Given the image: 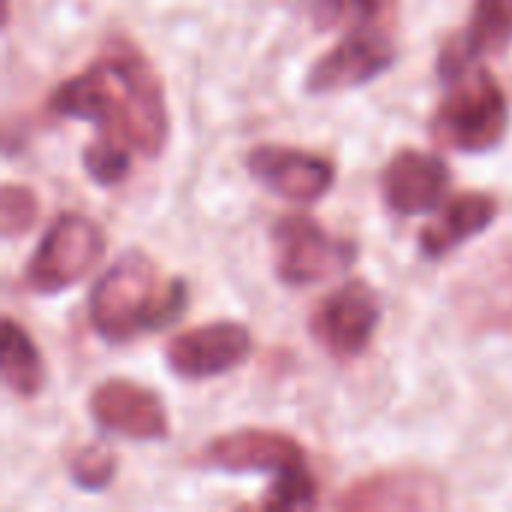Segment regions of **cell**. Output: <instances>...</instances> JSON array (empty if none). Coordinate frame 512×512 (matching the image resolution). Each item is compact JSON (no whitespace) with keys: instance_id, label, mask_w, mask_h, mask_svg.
<instances>
[{"instance_id":"obj_19","label":"cell","mask_w":512,"mask_h":512,"mask_svg":"<svg viewBox=\"0 0 512 512\" xmlns=\"http://www.w3.org/2000/svg\"><path fill=\"white\" fill-rule=\"evenodd\" d=\"M39 219V195L21 183H3L0 189V231L6 240L21 237Z\"/></svg>"},{"instance_id":"obj_17","label":"cell","mask_w":512,"mask_h":512,"mask_svg":"<svg viewBox=\"0 0 512 512\" xmlns=\"http://www.w3.org/2000/svg\"><path fill=\"white\" fill-rule=\"evenodd\" d=\"M3 384L18 399H36L45 387V363L30 333L3 318Z\"/></svg>"},{"instance_id":"obj_11","label":"cell","mask_w":512,"mask_h":512,"mask_svg":"<svg viewBox=\"0 0 512 512\" xmlns=\"http://www.w3.org/2000/svg\"><path fill=\"white\" fill-rule=\"evenodd\" d=\"M201 462L225 474H288L306 468V450L297 438L273 429H237L213 438Z\"/></svg>"},{"instance_id":"obj_3","label":"cell","mask_w":512,"mask_h":512,"mask_svg":"<svg viewBox=\"0 0 512 512\" xmlns=\"http://www.w3.org/2000/svg\"><path fill=\"white\" fill-rule=\"evenodd\" d=\"M444 99L432 117L435 138L459 153H492L504 144L510 129L507 93L486 66L465 63L438 69Z\"/></svg>"},{"instance_id":"obj_18","label":"cell","mask_w":512,"mask_h":512,"mask_svg":"<svg viewBox=\"0 0 512 512\" xmlns=\"http://www.w3.org/2000/svg\"><path fill=\"white\" fill-rule=\"evenodd\" d=\"M132 147L123 141V138H114V135H99L96 141H90L84 147V156H81V165L87 171V177L96 183V186H117L120 180H126L129 168H132Z\"/></svg>"},{"instance_id":"obj_9","label":"cell","mask_w":512,"mask_h":512,"mask_svg":"<svg viewBox=\"0 0 512 512\" xmlns=\"http://www.w3.org/2000/svg\"><path fill=\"white\" fill-rule=\"evenodd\" d=\"M246 168L264 189L294 204H312L324 198L336 183V165L327 156L285 144L252 147Z\"/></svg>"},{"instance_id":"obj_16","label":"cell","mask_w":512,"mask_h":512,"mask_svg":"<svg viewBox=\"0 0 512 512\" xmlns=\"http://www.w3.org/2000/svg\"><path fill=\"white\" fill-rule=\"evenodd\" d=\"M512 45V0H474L471 21L459 39L441 48L438 69L465 66L483 57L507 54Z\"/></svg>"},{"instance_id":"obj_21","label":"cell","mask_w":512,"mask_h":512,"mask_svg":"<svg viewBox=\"0 0 512 512\" xmlns=\"http://www.w3.org/2000/svg\"><path fill=\"white\" fill-rule=\"evenodd\" d=\"M315 504H318V480L309 474V468L279 474V480L261 501L264 510H309Z\"/></svg>"},{"instance_id":"obj_20","label":"cell","mask_w":512,"mask_h":512,"mask_svg":"<svg viewBox=\"0 0 512 512\" xmlns=\"http://www.w3.org/2000/svg\"><path fill=\"white\" fill-rule=\"evenodd\" d=\"M114 474H117V459L102 444H90L78 450L69 462V480L84 492H102L105 486H111Z\"/></svg>"},{"instance_id":"obj_15","label":"cell","mask_w":512,"mask_h":512,"mask_svg":"<svg viewBox=\"0 0 512 512\" xmlns=\"http://www.w3.org/2000/svg\"><path fill=\"white\" fill-rule=\"evenodd\" d=\"M498 219V201L489 192H462L456 195L432 225L420 231V252L429 261L447 258L453 249L483 234Z\"/></svg>"},{"instance_id":"obj_6","label":"cell","mask_w":512,"mask_h":512,"mask_svg":"<svg viewBox=\"0 0 512 512\" xmlns=\"http://www.w3.org/2000/svg\"><path fill=\"white\" fill-rule=\"evenodd\" d=\"M381 318H384L381 294L369 282L351 279L318 303L309 330L330 357L354 360L375 339Z\"/></svg>"},{"instance_id":"obj_14","label":"cell","mask_w":512,"mask_h":512,"mask_svg":"<svg viewBox=\"0 0 512 512\" xmlns=\"http://www.w3.org/2000/svg\"><path fill=\"white\" fill-rule=\"evenodd\" d=\"M339 510H441L447 507L444 486L435 474L417 468L381 471L354 483L339 501Z\"/></svg>"},{"instance_id":"obj_10","label":"cell","mask_w":512,"mask_h":512,"mask_svg":"<svg viewBox=\"0 0 512 512\" xmlns=\"http://www.w3.org/2000/svg\"><path fill=\"white\" fill-rule=\"evenodd\" d=\"M87 408L102 432L129 441H162L171 429L159 393L129 378H108L93 387Z\"/></svg>"},{"instance_id":"obj_5","label":"cell","mask_w":512,"mask_h":512,"mask_svg":"<svg viewBox=\"0 0 512 512\" xmlns=\"http://www.w3.org/2000/svg\"><path fill=\"white\" fill-rule=\"evenodd\" d=\"M276 276L288 288H306L354 267L360 246L351 237L330 234L309 216H285L273 225Z\"/></svg>"},{"instance_id":"obj_13","label":"cell","mask_w":512,"mask_h":512,"mask_svg":"<svg viewBox=\"0 0 512 512\" xmlns=\"http://www.w3.org/2000/svg\"><path fill=\"white\" fill-rule=\"evenodd\" d=\"M384 201L396 216H420L441 204L450 189V165L438 153L399 150L381 177Z\"/></svg>"},{"instance_id":"obj_4","label":"cell","mask_w":512,"mask_h":512,"mask_svg":"<svg viewBox=\"0 0 512 512\" xmlns=\"http://www.w3.org/2000/svg\"><path fill=\"white\" fill-rule=\"evenodd\" d=\"M105 252V231L81 213L57 216L42 234L24 267V282L33 294L54 297L81 282Z\"/></svg>"},{"instance_id":"obj_1","label":"cell","mask_w":512,"mask_h":512,"mask_svg":"<svg viewBox=\"0 0 512 512\" xmlns=\"http://www.w3.org/2000/svg\"><path fill=\"white\" fill-rule=\"evenodd\" d=\"M57 117L96 123L132 150L156 159L168 141L165 93L156 69L126 36H111L102 57L66 78L48 99Z\"/></svg>"},{"instance_id":"obj_2","label":"cell","mask_w":512,"mask_h":512,"mask_svg":"<svg viewBox=\"0 0 512 512\" xmlns=\"http://www.w3.org/2000/svg\"><path fill=\"white\" fill-rule=\"evenodd\" d=\"M189 303L183 279L159 282L156 264L144 252L120 255L90 291V324L114 345L174 324Z\"/></svg>"},{"instance_id":"obj_22","label":"cell","mask_w":512,"mask_h":512,"mask_svg":"<svg viewBox=\"0 0 512 512\" xmlns=\"http://www.w3.org/2000/svg\"><path fill=\"white\" fill-rule=\"evenodd\" d=\"M396 0H327V15L330 21H339V18H354L357 24H366V21H375L381 24V18L390 12Z\"/></svg>"},{"instance_id":"obj_12","label":"cell","mask_w":512,"mask_h":512,"mask_svg":"<svg viewBox=\"0 0 512 512\" xmlns=\"http://www.w3.org/2000/svg\"><path fill=\"white\" fill-rule=\"evenodd\" d=\"M459 312L477 333H512V240L495 246L462 282Z\"/></svg>"},{"instance_id":"obj_8","label":"cell","mask_w":512,"mask_h":512,"mask_svg":"<svg viewBox=\"0 0 512 512\" xmlns=\"http://www.w3.org/2000/svg\"><path fill=\"white\" fill-rule=\"evenodd\" d=\"M252 354V333L237 321H213L174 336L165 348L168 369L183 381H207L234 372Z\"/></svg>"},{"instance_id":"obj_7","label":"cell","mask_w":512,"mask_h":512,"mask_svg":"<svg viewBox=\"0 0 512 512\" xmlns=\"http://www.w3.org/2000/svg\"><path fill=\"white\" fill-rule=\"evenodd\" d=\"M396 63V42L393 33L375 21L357 24L336 42L306 75V93L330 96L351 87H363L384 75Z\"/></svg>"}]
</instances>
